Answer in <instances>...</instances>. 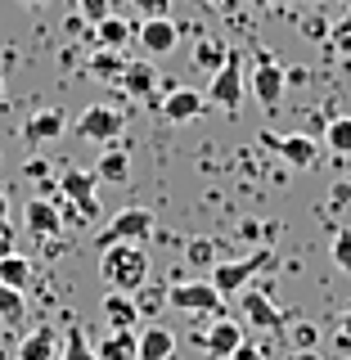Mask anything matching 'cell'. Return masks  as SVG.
<instances>
[{
	"mask_svg": "<svg viewBox=\"0 0 351 360\" xmlns=\"http://www.w3.org/2000/svg\"><path fill=\"white\" fill-rule=\"evenodd\" d=\"M99 279L113 292H135L140 284H149V252L144 243H113L99 252Z\"/></svg>",
	"mask_w": 351,
	"mask_h": 360,
	"instance_id": "6da1fadb",
	"label": "cell"
},
{
	"mask_svg": "<svg viewBox=\"0 0 351 360\" xmlns=\"http://www.w3.org/2000/svg\"><path fill=\"white\" fill-rule=\"evenodd\" d=\"M275 262H279L275 248H257V252L239 257V262H217V266H212V288H217L221 297H234V292L248 288L262 270H270Z\"/></svg>",
	"mask_w": 351,
	"mask_h": 360,
	"instance_id": "7a4b0ae2",
	"label": "cell"
},
{
	"mask_svg": "<svg viewBox=\"0 0 351 360\" xmlns=\"http://www.w3.org/2000/svg\"><path fill=\"white\" fill-rule=\"evenodd\" d=\"M122 131H127V112L113 108V104H86L82 112H77V122H72V135H77V140L99 144V149L113 144Z\"/></svg>",
	"mask_w": 351,
	"mask_h": 360,
	"instance_id": "3957f363",
	"label": "cell"
},
{
	"mask_svg": "<svg viewBox=\"0 0 351 360\" xmlns=\"http://www.w3.org/2000/svg\"><path fill=\"white\" fill-rule=\"evenodd\" d=\"M167 307L185 315H225V297L212 288V279H176L167 288Z\"/></svg>",
	"mask_w": 351,
	"mask_h": 360,
	"instance_id": "277c9868",
	"label": "cell"
},
{
	"mask_svg": "<svg viewBox=\"0 0 351 360\" xmlns=\"http://www.w3.org/2000/svg\"><path fill=\"white\" fill-rule=\"evenodd\" d=\"M149 234H153V212L149 207H122V212H113V221L99 230L95 248L104 252L113 243H144Z\"/></svg>",
	"mask_w": 351,
	"mask_h": 360,
	"instance_id": "5b68a950",
	"label": "cell"
},
{
	"mask_svg": "<svg viewBox=\"0 0 351 360\" xmlns=\"http://www.w3.org/2000/svg\"><path fill=\"white\" fill-rule=\"evenodd\" d=\"M239 297V315L253 329H266V333H279V329H288V315L275 307V297L262 288V284H248V288H239L234 292Z\"/></svg>",
	"mask_w": 351,
	"mask_h": 360,
	"instance_id": "8992f818",
	"label": "cell"
},
{
	"mask_svg": "<svg viewBox=\"0 0 351 360\" xmlns=\"http://www.w3.org/2000/svg\"><path fill=\"white\" fill-rule=\"evenodd\" d=\"M203 95H208V104H217L225 112H234L243 104V59H239V50H230V59L212 72V82H208Z\"/></svg>",
	"mask_w": 351,
	"mask_h": 360,
	"instance_id": "52a82bcc",
	"label": "cell"
},
{
	"mask_svg": "<svg viewBox=\"0 0 351 360\" xmlns=\"http://www.w3.org/2000/svg\"><path fill=\"white\" fill-rule=\"evenodd\" d=\"M239 342H243V324L234 320V315H212V324L198 333V347H203L212 360H230Z\"/></svg>",
	"mask_w": 351,
	"mask_h": 360,
	"instance_id": "ba28073f",
	"label": "cell"
},
{
	"mask_svg": "<svg viewBox=\"0 0 351 360\" xmlns=\"http://www.w3.org/2000/svg\"><path fill=\"white\" fill-rule=\"evenodd\" d=\"M262 144H270L279 158H284L288 167H298V172H311L315 162H320V144L311 140V135L293 131V135H262Z\"/></svg>",
	"mask_w": 351,
	"mask_h": 360,
	"instance_id": "9c48e42d",
	"label": "cell"
},
{
	"mask_svg": "<svg viewBox=\"0 0 351 360\" xmlns=\"http://www.w3.org/2000/svg\"><path fill=\"white\" fill-rule=\"evenodd\" d=\"M158 112H162L167 122H194V117H203L208 112V95L203 90H194V86H172L162 99H158Z\"/></svg>",
	"mask_w": 351,
	"mask_h": 360,
	"instance_id": "30bf717a",
	"label": "cell"
},
{
	"mask_svg": "<svg viewBox=\"0 0 351 360\" xmlns=\"http://www.w3.org/2000/svg\"><path fill=\"white\" fill-rule=\"evenodd\" d=\"M248 82H253V95H257V104H262V108H279L288 82H284V68L270 59V54H262V59L253 63V77H248Z\"/></svg>",
	"mask_w": 351,
	"mask_h": 360,
	"instance_id": "8fae6325",
	"label": "cell"
},
{
	"mask_svg": "<svg viewBox=\"0 0 351 360\" xmlns=\"http://www.w3.org/2000/svg\"><path fill=\"white\" fill-rule=\"evenodd\" d=\"M135 41H140V50L149 54V59H162V54H172L176 45H180V27H176L172 18H140Z\"/></svg>",
	"mask_w": 351,
	"mask_h": 360,
	"instance_id": "7c38bea8",
	"label": "cell"
},
{
	"mask_svg": "<svg viewBox=\"0 0 351 360\" xmlns=\"http://www.w3.org/2000/svg\"><path fill=\"white\" fill-rule=\"evenodd\" d=\"M117 86L127 90L131 99H149L153 108H158V99H162V95H158V68H153L149 59H131V63L117 72Z\"/></svg>",
	"mask_w": 351,
	"mask_h": 360,
	"instance_id": "4fadbf2b",
	"label": "cell"
},
{
	"mask_svg": "<svg viewBox=\"0 0 351 360\" xmlns=\"http://www.w3.org/2000/svg\"><path fill=\"white\" fill-rule=\"evenodd\" d=\"M23 225H27L32 239H59V234H63V212H59V202L32 198L27 207H23Z\"/></svg>",
	"mask_w": 351,
	"mask_h": 360,
	"instance_id": "5bb4252c",
	"label": "cell"
},
{
	"mask_svg": "<svg viewBox=\"0 0 351 360\" xmlns=\"http://www.w3.org/2000/svg\"><path fill=\"white\" fill-rule=\"evenodd\" d=\"M59 342H63V333L54 329V324H37V329L18 342L14 360H59Z\"/></svg>",
	"mask_w": 351,
	"mask_h": 360,
	"instance_id": "9a60e30c",
	"label": "cell"
},
{
	"mask_svg": "<svg viewBox=\"0 0 351 360\" xmlns=\"http://www.w3.org/2000/svg\"><path fill=\"white\" fill-rule=\"evenodd\" d=\"M90 172H95L99 185H127V180H131V153L117 149V140H113V144L99 149V162L90 167Z\"/></svg>",
	"mask_w": 351,
	"mask_h": 360,
	"instance_id": "2e32d148",
	"label": "cell"
},
{
	"mask_svg": "<svg viewBox=\"0 0 351 360\" xmlns=\"http://www.w3.org/2000/svg\"><path fill=\"white\" fill-rule=\"evenodd\" d=\"M68 127V112L63 108H41L27 117V127H23V140L27 144H54Z\"/></svg>",
	"mask_w": 351,
	"mask_h": 360,
	"instance_id": "e0dca14e",
	"label": "cell"
},
{
	"mask_svg": "<svg viewBox=\"0 0 351 360\" xmlns=\"http://www.w3.org/2000/svg\"><path fill=\"white\" fill-rule=\"evenodd\" d=\"M140 356V333L135 329H108L95 342V360H135Z\"/></svg>",
	"mask_w": 351,
	"mask_h": 360,
	"instance_id": "ac0fdd59",
	"label": "cell"
},
{
	"mask_svg": "<svg viewBox=\"0 0 351 360\" xmlns=\"http://www.w3.org/2000/svg\"><path fill=\"white\" fill-rule=\"evenodd\" d=\"M90 41H95L99 50H122L127 41H135V27L127 18H117V14H104L95 27H90Z\"/></svg>",
	"mask_w": 351,
	"mask_h": 360,
	"instance_id": "d6986e66",
	"label": "cell"
},
{
	"mask_svg": "<svg viewBox=\"0 0 351 360\" xmlns=\"http://www.w3.org/2000/svg\"><path fill=\"white\" fill-rule=\"evenodd\" d=\"M99 311H104V320L113 329H135L140 324V311H135V297L131 292H104V302H99Z\"/></svg>",
	"mask_w": 351,
	"mask_h": 360,
	"instance_id": "ffe728a7",
	"label": "cell"
},
{
	"mask_svg": "<svg viewBox=\"0 0 351 360\" xmlns=\"http://www.w3.org/2000/svg\"><path fill=\"white\" fill-rule=\"evenodd\" d=\"M176 356V333L162 329V324H149L140 333V356L135 360H172Z\"/></svg>",
	"mask_w": 351,
	"mask_h": 360,
	"instance_id": "44dd1931",
	"label": "cell"
},
{
	"mask_svg": "<svg viewBox=\"0 0 351 360\" xmlns=\"http://www.w3.org/2000/svg\"><path fill=\"white\" fill-rule=\"evenodd\" d=\"M230 59V45H225L221 37H198V45H194V68L198 72H217V68Z\"/></svg>",
	"mask_w": 351,
	"mask_h": 360,
	"instance_id": "7402d4cb",
	"label": "cell"
},
{
	"mask_svg": "<svg viewBox=\"0 0 351 360\" xmlns=\"http://www.w3.org/2000/svg\"><path fill=\"white\" fill-rule=\"evenodd\" d=\"M59 360H95V342L86 338V329L77 320H68V333L59 342Z\"/></svg>",
	"mask_w": 351,
	"mask_h": 360,
	"instance_id": "603a6c76",
	"label": "cell"
},
{
	"mask_svg": "<svg viewBox=\"0 0 351 360\" xmlns=\"http://www.w3.org/2000/svg\"><path fill=\"white\" fill-rule=\"evenodd\" d=\"M0 284H9V288H27L32 284V262L23 252H5L0 257Z\"/></svg>",
	"mask_w": 351,
	"mask_h": 360,
	"instance_id": "cb8c5ba5",
	"label": "cell"
},
{
	"mask_svg": "<svg viewBox=\"0 0 351 360\" xmlns=\"http://www.w3.org/2000/svg\"><path fill=\"white\" fill-rule=\"evenodd\" d=\"M122 68H127L122 50H99V45H95V54L86 59V72H90V77H99V82H117Z\"/></svg>",
	"mask_w": 351,
	"mask_h": 360,
	"instance_id": "d4e9b609",
	"label": "cell"
},
{
	"mask_svg": "<svg viewBox=\"0 0 351 360\" xmlns=\"http://www.w3.org/2000/svg\"><path fill=\"white\" fill-rule=\"evenodd\" d=\"M131 297H135V311H140V320H158V315L167 311V288H162V284H140Z\"/></svg>",
	"mask_w": 351,
	"mask_h": 360,
	"instance_id": "484cf974",
	"label": "cell"
},
{
	"mask_svg": "<svg viewBox=\"0 0 351 360\" xmlns=\"http://www.w3.org/2000/svg\"><path fill=\"white\" fill-rule=\"evenodd\" d=\"M324 149L333 158H351V117H329L324 122Z\"/></svg>",
	"mask_w": 351,
	"mask_h": 360,
	"instance_id": "4316f807",
	"label": "cell"
},
{
	"mask_svg": "<svg viewBox=\"0 0 351 360\" xmlns=\"http://www.w3.org/2000/svg\"><path fill=\"white\" fill-rule=\"evenodd\" d=\"M23 315H27V302H23V292L18 288H9V284H0V324H18Z\"/></svg>",
	"mask_w": 351,
	"mask_h": 360,
	"instance_id": "83f0119b",
	"label": "cell"
},
{
	"mask_svg": "<svg viewBox=\"0 0 351 360\" xmlns=\"http://www.w3.org/2000/svg\"><path fill=\"white\" fill-rule=\"evenodd\" d=\"M185 262L194 266V270L217 266V243H212V239H189V248H185Z\"/></svg>",
	"mask_w": 351,
	"mask_h": 360,
	"instance_id": "f1b7e54d",
	"label": "cell"
},
{
	"mask_svg": "<svg viewBox=\"0 0 351 360\" xmlns=\"http://www.w3.org/2000/svg\"><path fill=\"white\" fill-rule=\"evenodd\" d=\"M324 41H329L333 50L343 54V59H351V9H347L338 22H329V37H324Z\"/></svg>",
	"mask_w": 351,
	"mask_h": 360,
	"instance_id": "f546056e",
	"label": "cell"
},
{
	"mask_svg": "<svg viewBox=\"0 0 351 360\" xmlns=\"http://www.w3.org/2000/svg\"><path fill=\"white\" fill-rule=\"evenodd\" d=\"M329 257H333V266L343 270V275H351V230H338V234H333Z\"/></svg>",
	"mask_w": 351,
	"mask_h": 360,
	"instance_id": "4dcf8cb0",
	"label": "cell"
},
{
	"mask_svg": "<svg viewBox=\"0 0 351 360\" xmlns=\"http://www.w3.org/2000/svg\"><path fill=\"white\" fill-rule=\"evenodd\" d=\"M68 5H72V14H77V18H86L90 27H95V22L104 18V14H113L108 0H68Z\"/></svg>",
	"mask_w": 351,
	"mask_h": 360,
	"instance_id": "1f68e13d",
	"label": "cell"
},
{
	"mask_svg": "<svg viewBox=\"0 0 351 360\" xmlns=\"http://www.w3.org/2000/svg\"><path fill=\"white\" fill-rule=\"evenodd\" d=\"M131 9L140 18H167L172 14V0H131Z\"/></svg>",
	"mask_w": 351,
	"mask_h": 360,
	"instance_id": "d6a6232c",
	"label": "cell"
},
{
	"mask_svg": "<svg viewBox=\"0 0 351 360\" xmlns=\"http://www.w3.org/2000/svg\"><path fill=\"white\" fill-rule=\"evenodd\" d=\"M293 347H298V352H307V347H315L320 342V329H315V324H293Z\"/></svg>",
	"mask_w": 351,
	"mask_h": 360,
	"instance_id": "836d02e7",
	"label": "cell"
},
{
	"mask_svg": "<svg viewBox=\"0 0 351 360\" xmlns=\"http://www.w3.org/2000/svg\"><path fill=\"white\" fill-rule=\"evenodd\" d=\"M230 360H270V356H266V347H257V342H248V338H243V342L234 347Z\"/></svg>",
	"mask_w": 351,
	"mask_h": 360,
	"instance_id": "e575fe53",
	"label": "cell"
},
{
	"mask_svg": "<svg viewBox=\"0 0 351 360\" xmlns=\"http://www.w3.org/2000/svg\"><path fill=\"white\" fill-rule=\"evenodd\" d=\"M23 176H27V180H45V176H50V162H45V158H32V162L23 167Z\"/></svg>",
	"mask_w": 351,
	"mask_h": 360,
	"instance_id": "d590c367",
	"label": "cell"
},
{
	"mask_svg": "<svg viewBox=\"0 0 351 360\" xmlns=\"http://www.w3.org/2000/svg\"><path fill=\"white\" fill-rule=\"evenodd\" d=\"M338 347H343V352H351V311L338 320Z\"/></svg>",
	"mask_w": 351,
	"mask_h": 360,
	"instance_id": "8d00e7d4",
	"label": "cell"
},
{
	"mask_svg": "<svg viewBox=\"0 0 351 360\" xmlns=\"http://www.w3.org/2000/svg\"><path fill=\"white\" fill-rule=\"evenodd\" d=\"M307 32H311V41H324V37H329V22H324V18H311Z\"/></svg>",
	"mask_w": 351,
	"mask_h": 360,
	"instance_id": "74e56055",
	"label": "cell"
},
{
	"mask_svg": "<svg viewBox=\"0 0 351 360\" xmlns=\"http://www.w3.org/2000/svg\"><path fill=\"white\" fill-rule=\"evenodd\" d=\"M5 252H14V230L0 225V257H5Z\"/></svg>",
	"mask_w": 351,
	"mask_h": 360,
	"instance_id": "f35d334b",
	"label": "cell"
},
{
	"mask_svg": "<svg viewBox=\"0 0 351 360\" xmlns=\"http://www.w3.org/2000/svg\"><path fill=\"white\" fill-rule=\"evenodd\" d=\"M284 360H324V356H320V352H315V347H307V352H298V347H293V352H288Z\"/></svg>",
	"mask_w": 351,
	"mask_h": 360,
	"instance_id": "ab89813d",
	"label": "cell"
},
{
	"mask_svg": "<svg viewBox=\"0 0 351 360\" xmlns=\"http://www.w3.org/2000/svg\"><path fill=\"white\" fill-rule=\"evenodd\" d=\"M239 234H243V239H257V234H262V225H257V221H243Z\"/></svg>",
	"mask_w": 351,
	"mask_h": 360,
	"instance_id": "60d3db41",
	"label": "cell"
},
{
	"mask_svg": "<svg viewBox=\"0 0 351 360\" xmlns=\"http://www.w3.org/2000/svg\"><path fill=\"white\" fill-rule=\"evenodd\" d=\"M0 225H9V198L0 194Z\"/></svg>",
	"mask_w": 351,
	"mask_h": 360,
	"instance_id": "b9f144b4",
	"label": "cell"
},
{
	"mask_svg": "<svg viewBox=\"0 0 351 360\" xmlns=\"http://www.w3.org/2000/svg\"><path fill=\"white\" fill-rule=\"evenodd\" d=\"M23 5H32V9H41V5H50V0H23Z\"/></svg>",
	"mask_w": 351,
	"mask_h": 360,
	"instance_id": "7bdbcfd3",
	"label": "cell"
},
{
	"mask_svg": "<svg viewBox=\"0 0 351 360\" xmlns=\"http://www.w3.org/2000/svg\"><path fill=\"white\" fill-rule=\"evenodd\" d=\"M248 5H257V9H262V5H270V0H248Z\"/></svg>",
	"mask_w": 351,
	"mask_h": 360,
	"instance_id": "ee69618b",
	"label": "cell"
},
{
	"mask_svg": "<svg viewBox=\"0 0 351 360\" xmlns=\"http://www.w3.org/2000/svg\"><path fill=\"white\" fill-rule=\"evenodd\" d=\"M0 99H5V77H0Z\"/></svg>",
	"mask_w": 351,
	"mask_h": 360,
	"instance_id": "f6af8a7d",
	"label": "cell"
},
{
	"mask_svg": "<svg viewBox=\"0 0 351 360\" xmlns=\"http://www.w3.org/2000/svg\"><path fill=\"white\" fill-rule=\"evenodd\" d=\"M0 338H5V324H0Z\"/></svg>",
	"mask_w": 351,
	"mask_h": 360,
	"instance_id": "bcb514c9",
	"label": "cell"
},
{
	"mask_svg": "<svg viewBox=\"0 0 351 360\" xmlns=\"http://www.w3.org/2000/svg\"><path fill=\"white\" fill-rule=\"evenodd\" d=\"M347 9H351V0H347Z\"/></svg>",
	"mask_w": 351,
	"mask_h": 360,
	"instance_id": "7dc6e473",
	"label": "cell"
}]
</instances>
